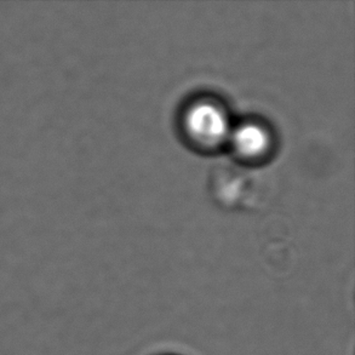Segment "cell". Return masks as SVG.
Segmentation results:
<instances>
[{"label":"cell","mask_w":355,"mask_h":355,"mask_svg":"<svg viewBox=\"0 0 355 355\" xmlns=\"http://www.w3.org/2000/svg\"><path fill=\"white\" fill-rule=\"evenodd\" d=\"M230 137L236 152L245 157H257L268 147L267 131L254 123L239 125Z\"/></svg>","instance_id":"7a4b0ae2"},{"label":"cell","mask_w":355,"mask_h":355,"mask_svg":"<svg viewBox=\"0 0 355 355\" xmlns=\"http://www.w3.org/2000/svg\"><path fill=\"white\" fill-rule=\"evenodd\" d=\"M184 126L188 135L202 146H215L230 135L226 113L210 101L194 103L186 113Z\"/></svg>","instance_id":"6da1fadb"}]
</instances>
